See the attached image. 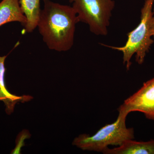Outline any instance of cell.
<instances>
[{
	"mask_svg": "<svg viewBox=\"0 0 154 154\" xmlns=\"http://www.w3.org/2000/svg\"><path fill=\"white\" fill-rule=\"evenodd\" d=\"M44 7L39 15L37 27L49 49L66 51L74 44L76 25L79 21L72 6L51 0H43Z\"/></svg>",
	"mask_w": 154,
	"mask_h": 154,
	"instance_id": "cell-1",
	"label": "cell"
},
{
	"mask_svg": "<svg viewBox=\"0 0 154 154\" xmlns=\"http://www.w3.org/2000/svg\"><path fill=\"white\" fill-rule=\"evenodd\" d=\"M154 0H145L140 11V20L137 27L128 33V39L124 45L116 47L101 45L121 51L123 54V63L129 70L131 65V59L135 54L136 62L140 65L144 61L146 54L149 52L154 40L151 35V20L152 16Z\"/></svg>",
	"mask_w": 154,
	"mask_h": 154,
	"instance_id": "cell-2",
	"label": "cell"
},
{
	"mask_svg": "<svg viewBox=\"0 0 154 154\" xmlns=\"http://www.w3.org/2000/svg\"><path fill=\"white\" fill-rule=\"evenodd\" d=\"M127 115L119 113L113 123L102 127L92 136L80 135L75 138L72 145L83 150L103 153L110 145L119 146L134 138L133 128H128L125 124Z\"/></svg>",
	"mask_w": 154,
	"mask_h": 154,
	"instance_id": "cell-3",
	"label": "cell"
},
{
	"mask_svg": "<svg viewBox=\"0 0 154 154\" xmlns=\"http://www.w3.org/2000/svg\"><path fill=\"white\" fill-rule=\"evenodd\" d=\"M79 22L85 23L91 33L107 36L112 13L115 6L113 0H69Z\"/></svg>",
	"mask_w": 154,
	"mask_h": 154,
	"instance_id": "cell-4",
	"label": "cell"
},
{
	"mask_svg": "<svg viewBox=\"0 0 154 154\" xmlns=\"http://www.w3.org/2000/svg\"><path fill=\"white\" fill-rule=\"evenodd\" d=\"M118 110L126 115L131 112H142L148 119L154 120V78L144 83L140 89L125 100Z\"/></svg>",
	"mask_w": 154,
	"mask_h": 154,
	"instance_id": "cell-5",
	"label": "cell"
},
{
	"mask_svg": "<svg viewBox=\"0 0 154 154\" xmlns=\"http://www.w3.org/2000/svg\"><path fill=\"white\" fill-rule=\"evenodd\" d=\"M16 22L24 27L27 23L19 0H2L0 2V27L9 22Z\"/></svg>",
	"mask_w": 154,
	"mask_h": 154,
	"instance_id": "cell-6",
	"label": "cell"
},
{
	"mask_svg": "<svg viewBox=\"0 0 154 154\" xmlns=\"http://www.w3.org/2000/svg\"><path fill=\"white\" fill-rule=\"evenodd\" d=\"M105 154H154V140L147 142L126 140L121 145L113 149L107 148Z\"/></svg>",
	"mask_w": 154,
	"mask_h": 154,
	"instance_id": "cell-7",
	"label": "cell"
},
{
	"mask_svg": "<svg viewBox=\"0 0 154 154\" xmlns=\"http://www.w3.org/2000/svg\"><path fill=\"white\" fill-rule=\"evenodd\" d=\"M40 0H19L23 13L27 19L25 28L27 33L33 32L37 28L41 9Z\"/></svg>",
	"mask_w": 154,
	"mask_h": 154,
	"instance_id": "cell-8",
	"label": "cell"
},
{
	"mask_svg": "<svg viewBox=\"0 0 154 154\" xmlns=\"http://www.w3.org/2000/svg\"><path fill=\"white\" fill-rule=\"evenodd\" d=\"M31 98L30 96H26L9 97L3 92L0 88V101H3L5 103L6 106V112L8 115H10L14 112V107L17 102L27 101L29 100L28 99H30Z\"/></svg>",
	"mask_w": 154,
	"mask_h": 154,
	"instance_id": "cell-9",
	"label": "cell"
},
{
	"mask_svg": "<svg viewBox=\"0 0 154 154\" xmlns=\"http://www.w3.org/2000/svg\"><path fill=\"white\" fill-rule=\"evenodd\" d=\"M7 56H0V88L3 92L9 97H14L17 96L11 94L6 88L5 82V74L6 69L5 67V63Z\"/></svg>",
	"mask_w": 154,
	"mask_h": 154,
	"instance_id": "cell-10",
	"label": "cell"
},
{
	"mask_svg": "<svg viewBox=\"0 0 154 154\" xmlns=\"http://www.w3.org/2000/svg\"><path fill=\"white\" fill-rule=\"evenodd\" d=\"M150 33L152 37L154 38V5L152 8V16L151 20Z\"/></svg>",
	"mask_w": 154,
	"mask_h": 154,
	"instance_id": "cell-11",
	"label": "cell"
}]
</instances>
